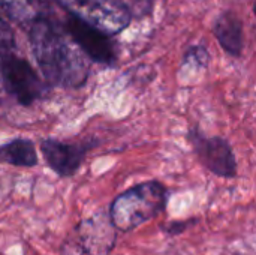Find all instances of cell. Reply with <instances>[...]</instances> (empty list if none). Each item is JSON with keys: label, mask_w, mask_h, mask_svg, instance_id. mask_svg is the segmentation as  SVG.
<instances>
[{"label": "cell", "mask_w": 256, "mask_h": 255, "mask_svg": "<svg viewBox=\"0 0 256 255\" xmlns=\"http://www.w3.org/2000/svg\"><path fill=\"white\" fill-rule=\"evenodd\" d=\"M214 35L222 48L238 57L243 51V24L232 12H224L214 23Z\"/></svg>", "instance_id": "obj_10"}, {"label": "cell", "mask_w": 256, "mask_h": 255, "mask_svg": "<svg viewBox=\"0 0 256 255\" xmlns=\"http://www.w3.org/2000/svg\"><path fill=\"white\" fill-rule=\"evenodd\" d=\"M0 6L6 15L18 24L28 26L30 29L48 20V5L45 0H0Z\"/></svg>", "instance_id": "obj_9"}, {"label": "cell", "mask_w": 256, "mask_h": 255, "mask_svg": "<svg viewBox=\"0 0 256 255\" xmlns=\"http://www.w3.org/2000/svg\"><path fill=\"white\" fill-rule=\"evenodd\" d=\"M0 71L3 90L21 105H30L44 95L45 87L27 60L12 54L3 60Z\"/></svg>", "instance_id": "obj_5"}, {"label": "cell", "mask_w": 256, "mask_h": 255, "mask_svg": "<svg viewBox=\"0 0 256 255\" xmlns=\"http://www.w3.org/2000/svg\"><path fill=\"white\" fill-rule=\"evenodd\" d=\"M68 30L78 47L94 62L104 65H112L116 62V50L106 33L74 17L68 21Z\"/></svg>", "instance_id": "obj_7"}, {"label": "cell", "mask_w": 256, "mask_h": 255, "mask_svg": "<svg viewBox=\"0 0 256 255\" xmlns=\"http://www.w3.org/2000/svg\"><path fill=\"white\" fill-rule=\"evenodd\" d=\"M194 222H195V219H189V221H174V222H170V224L164 225L162 230H164L166 234L176 236V234H180V233L186 231V228H188L189 225H192Z\"/></svg>", "instance_id": "obj_14"}, {"label": "cell", "mask_w": 256, "mask_h": 255, "mask_svg": "<svg viewBox=\"0 0 256 255\" xmlns=\"http://www.w3.org/2000/svg\"><path fill=\"white\" fill-rule=\"evenodd\" d=\"M254 12H255V15H256V3H255V8H254Z\"/></svg>", "instance_id": "obj_15"}, {"label": "cell", "mask_w": 256, "mask_h": 255, "mask_svg": "<svg viewBox=\"0 0 256 255\" xmlns=\"http://www.w3.org/2000/svg\"><path fill=\"white\" fill-rule=\"evenodd\" d=\"M88 149V144H74L57 140H44L40 144L45 162L62 177H69L76 173Z\"/></svg>", "instance_id": "obj_8"}, {"label": "cell", "mask_w": 256, "mask_h": 255, "mask_svg": "<svg viewBox=\"0 0 256 255\" xmlns=\"http://www.w3.org/2000/svg\"><path fill=\"white\" fill-rule=\"evenodd\" d=\"M0 162L15 167H34L38 155L34 144L26 138H15L0 147Z\"/></svg>", "instance_id": "obj_11"}, {"label": "cell", "mask_w": 256, "mask_h": 255, "mask_svg": "<svg viewBox=\"0 0 256 255\" xmlns=\"http://www.w3.org/2000/svg\"><path fill=\"white\" fill-rule=\"evenodd\" d=\"M14 51V33L8 23L0 18V63L12 56Z\"/></svg>", "instance_id": "obj_12"}, {"label": "cell", "mask_w": 256, "mask_h": 255, "mask_svg": "<svg viewBox=\"0 0 256 255\" xmlns=\"http://www.w3.org/2000/svg\"><path fill=\"white\" fill-rule=\"evenodd\" d=\"M116 231L110 213L100 210L72 230L58 255H108L116 246Z\"/></svg>", "instance_id": "obj_3"}, {"label": "cell", "mask_w": 256, "mask_h": 255, "mask_svg": "<svg viewBox=\"0 0 256 255\" xmlns=\"http://www.w3.org/2000/svg\"><path fill=\"white\" fill-rule=\"evenodd\" d=\"M189 141L202 162L213 174L232 179L237 174V159L231 144L222 137H204L198 129L189 132Z\"/></svg>", "instance_id": "obj_6"}, {"label": "cell", "mask_w": 256, "mask_h": 255, "mask_svg": "<svg viewBox=\"0 0 256 255\" xmlns=\"http://www.w3.org/2000/svg\"><path fill=\"white\" fill-rule=\"evenodd\" d=\"M168 189L158 180L142 182L122 192L110 207V218L120 231H132L164 213Z\"/></svg>", "instance_id": "obj_2"}, {"label": "cell", "mask_w": 256, "mask_h": 255, "mask_svg": "<svg viewBox=\"0 0 256 255\" xmlns=\"http://www.w3.org/2000/svg\"><path fill=\"white\" fill-rule=\"evenodd\" d=\"M30 42L48 83L60 87H80L86 83L87 62L50 18L30 29Z\"/></svg>", "instance_id": "obj_1"}, {"label": "cell", "mask_w": 256, "mask_h": 255, "mask_svg": "<svg viewBox=\"0 0 256 255\" xmlns=\"http://www.w3.org/2000/svg\"><path fill=\"white\" fill-rule=\"evenodd\" d=\"M74 18L114 35L130 23V12L118 0H57Z\"/></svg>", "instance_id": "obj_4"}, {"label": "cell", "mask_w": 256, "mask_h": 255, "mask_svg": "<svg viewBox=\"0 0 256 255\" xmlns=\"http://www.w3.org/2000/svg\"><path fill=\"white\" fill-rule=\"evenodd\" d=\"M194 62L200 66H206L208 62V53L204 47H192L186 54H184V63Z\"/></svg>", "instance_id": "obj_13"}]
</instances>
